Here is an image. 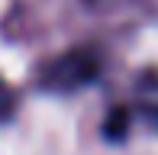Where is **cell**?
<instances>
[{
  "mask_svg": "<svg viewBox=\"0 0 158 155\" xmlns=\"http://www.w3.org/2000/svg\"><path fill=\"white\" fill-rule=\"evenodd\" d=\"M100 78V52L94 48H71V52L58 55L55 61H48L42 68V87L45 90H58V94H71L77 87H87Z\"/></svg>",
  "mask_w": 158,
  "mask_h": 155,
  "instance_id": "1",
  "label": "cell"
},
{
  "mask_svg": "<svg viewBox=\"0 0 158 155\" xmlns=\"http://www.w3.org/2000/svg\"><path fill=\"white\" fill-rule=\"evenodd\" d=\"M126 129H129V110L126 107L110 110V116H106V123H103V136L110 139V142H123Z\"/></svg>",
  "mask_w": 158,
  "mask_h": 155,
  "instance_id": "2",
  "label": "cell"
},
{
  "mask_svg": "<svg viewBox=\"0 0 158 155\" xmlns=\"http://www.w3.org/2000/svg\"><path fill=\"white\" fill-rule=\"evenodd\" d=\"M13 113H16V90L0 78V123H6Z\"/></svg>",
  "mask_w": 158,
  "mask_h": 155,
  "instance_id": "3",
  "label": "cell"
},
{
  "mask_svg": "<svg viewBox=\"0 0 158 155\" xmlns=\"http://www.w3.org/2000/svg\"><path fill=\"white\" fill-rule=\"evenodd\" d=\"M148 119H152V123L158 126V110H155V107H152V110H148Z\"/></svg>",
  "mask_w": 158,
  "mask_h": 155,
  "instance_id": "4",
  "label": "cell"
},
{
  "mask_svg": "<svg viewBox=\"0 0 158 155\" xmlns=\"http://www.w3.org/2000/svg\"><path fill=\"white\" fill-rule=\"evenodd\" d=\"M100 3H106V0H100Z\"/></svg>",
  "mask_w": 158,
  "mask_h": 155,
  "instance_id": "5",
  "label": "cell"
}]
</instances>
